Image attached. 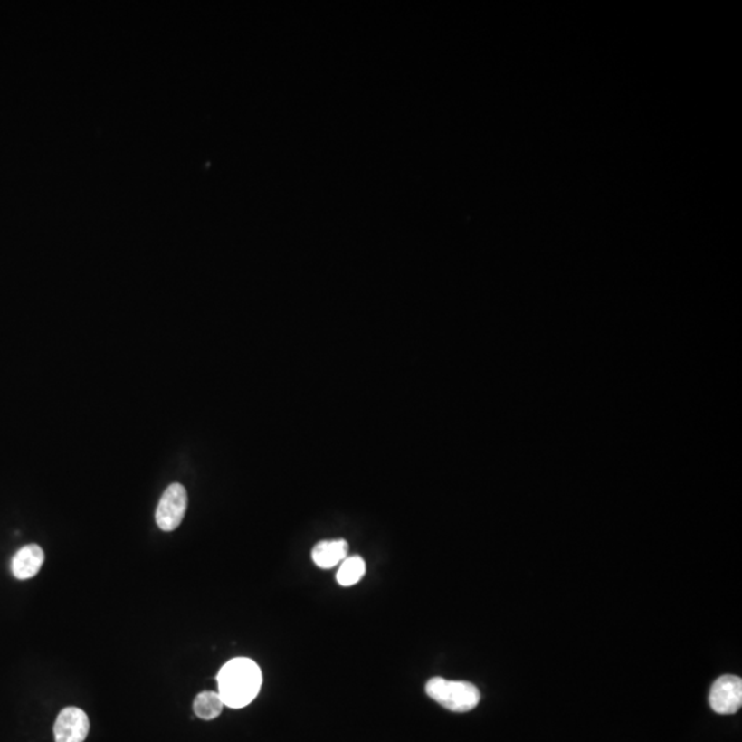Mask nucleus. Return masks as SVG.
Returning a JSON list of instances; mask_svg holds the SVG:
<instances>
[{
    "instance_id": "423d86ee",
    "label": "nucleus",
    "mask_w": 742,
    "mask_h": 742,
    "mask_svg": "<svg viewBox=\"0 0 742 742\" xmlns=\"http://www.w3.org/2000/svg\"><path fill=\"white\" fill-rule=\"evenodd\" d=\"M44 563V553L41 546L28 545L15 553L12 561V571L17 579L26 580L36 576Z\"/></svg>"
},
{
    "instance_id": "39448f33",
    "label": "nucleus",
    "mask_w": 742,
    "mask_h": 742,
    "mask_svg": "<svg viewBox=\"0 0 742 742\" xmlns=\"http://www.w3.org/2000/svg\"><path fill=\"white\" fill-rule=\"evenodd\" d=\"M89 731V717L83 709L76 707L62 709L55 720V742H84Z\"/></svg>"
},
{
    "instance_id": "0eeeda50",
    "label": "nucleus",
    "mask_w": 742,
    "mask_h": 742,
    "mask_svg": "<svg viewBox=\"0 0 742 742\" xmlns=\"http://www.w3.org/2000/svg\"><path fill=\"white\" fill-rule=\"evenodd\" d=\"M348 556V543L344 539L323 540L312 548V561L320 569L340 566Z\"/></svg>"
},
{
    "instance_id": "7ed1b4c3",
    "label": "nucleus",
    "mask_w": 742,
    "mask_h": 742,
    "mask_svg": "<svg viewBox=\"0 0 742 742\" xmlns=\"http://www.w3.org/2000/svg\"><path fill=\"white\" fill-rule=\"evenodd\" d=\"M187 491L179 482H174L164 491L157 510H156V523L158 528L166 532L175 531L182 524L187 510Z\"/></svg>"
},
{
    "instance_id": "20e7f679",
    "label": "nucleus",
    "mask_w": 742,
    "mask_h": 742,
    "mask_svg": "<svg viewBox=\"0 0 742 742\" xmlns=\"http://www.w3.org/2000/svg\"><path fill=\"white\" fill-rule=\"evenodd\" d=\"M709 705L717 714L731 715L742 705V680L736 675L718 678L709 691Z\"/></svg>"
},
{
    "instance_id": "1a4fd4ad",
    "label": "nucleus",
    "mask_w": 742,
    "mask_h": 742,
    "mask_svg": "<svg viewBox=\"0 0 742 742\" xmlns=\"http://www.w3.org/2000/svg\"><path fill=\"white\" fill-rule=\"evenodd\" d=\"M366 574V563L362 556H347L346 560L340 564V568L338 571V585L344 587L357 585L362 580Z\"/></svg>"
},
{
    "instance_id": "f257e3e1",
    "label": "nucleus",
    "mask_w": 742,
    "mask_h": 742,
    "mask_svg": "<svg viewBox=\"0 0 742 742\" xmlns=\"http://www.w3.org/2000/svg\"><path fill=\"white\" fill-rule=\"evenodd\" d=\"M263 682V675L259 665L246 657L230 660L223 665L217 675V693L230 709H243L251 704Z\"/></svg>"
},
{
    "instance_id": "f03ea898",
    "label": "nucleus",
    "mask_w": 742,
    "mask_h": 742,
    "mask_svg": "<svg viewBox=\"0 0 742 742\" xmlns=\"http://www.w3.org/2000/svg\"><path fill=\"white\" fill-rule=\"evenodd\" d=\"M426 694L437 704L452 712H469L479 705L481 694L471 682L434 677L425 686Z\"/></svg>"
},
{
    "instance_id": "6e6552de",
    "label": "nucleus",
    "mask_w": 742,
    "mask_h": 742,
    "mask_svg": "<svg viewBox=\"0 0 742 742\" xmlns=\"http://www.w3.org/2000/svg\"><path fill=\"white\" fill-rule=\"evenodd\" d=\"M223 707H224V702L217 691H201L193 702L195 714L204 720H212L219 717Z\"/></svg>"
}]
</instances>
